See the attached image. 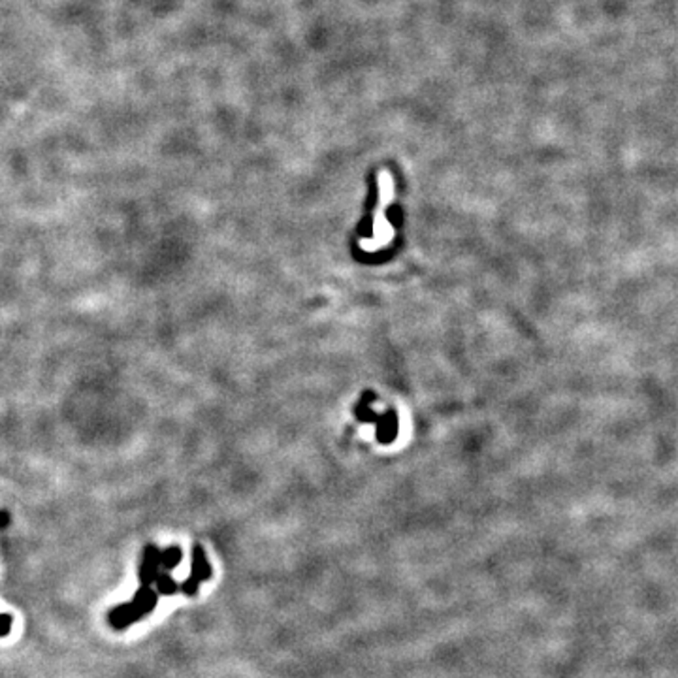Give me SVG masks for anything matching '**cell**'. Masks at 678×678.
Returning a JSON list of instances; mask_svg holds the SVG:
<instances>
[{"label": "cell", "mask_w": 678, "mask_h": 678, "mask_svg": "<svg viewBox=\"0 0 678 678\" xmlns=\"http://www.w3.org/2000/svg\"><path fill=\"white\" fill-rule=\"evenodd\" d=\"M158 573H160V550L149 544L144 550L140 569H138V578H140L141 586H151Z\"/></svg>", "instance_id": "obj_1"}, {"label": "cell", "mask_w": 678, "mask_h": 678, "mask_svg": "<svg viewBox=\"0 0 678 678\" xmlns=\"http://www.w3.org/2000/svg\"><path fill=\"white\" fill-rule=\"evenodd\" d=\"M141 620L140 612L136 611L134 605L132 603H121V605L113 607L110 614H107V622L112 626L113 629H127L129 626H132L134 622Z\"/></svg>", "instance_id": "obj_2"}, {"label": "cell", "mask_w": 678, "mask_h": 678, "mask_svg": "<svg viewBox=\"0 0 678 678\" xmlns=\"http://www.w3.org/2000/svg\"><path fill=\"white\" fill-rule=\"evenodd\" d=\"M214 575L211 571V566H209L208 558H206V552H204L202 547H194L192 549V566H191V578L198 580V583L202 584L206 580H209Z\"/></svg>", "instance_id": "obj_3"}, {"label": "cell", "mask_w": 678, "mask_h": 678, "mask_svg": "<svg viewBox=\"0 0 678 678\" xmlns=\"http://www.w3.org/2000/svg\"><path fill=\"white\" fill-rule=\"evenodd\" d=\"M157 601H158L157 594H155L149 586H141V588L136 592V595L132 597L130 603L134 605L136 611L140 612V616L144 618L147 616V614H151V612L157 609Z\"/></svg>", "instance_id": "obj_4"}, {"label": "cell", "mask_w": 678, "mask_h": 678, "mask_svg": "<svg viewBox=\"0 0 678 678\" xmlns=\"http://www.w3.org/2000/svg\"><path fill=\"white\" fill-rule=\"evenodd\" d=\"M155 584H157L158 594L163 595H174L180 590V584L175 583L168 573H158L157 578H155Z\"/></svg>", "instance_id": "obj_5"}, {"label": "cell", "mask_w": 678, "mask_h": 678, "mask_svg": "<svg viewBox=\"0 0 678 678\" xmlns=\"http://www.w3.org/2000/svg\"><path fill=\"white\" fill-rule=\"evenodd\" d=\"M181 558H183V552L177 547H170L164 552H160V566L166 567V571L170 569H175V567L181 563Z\"/></svg>", "instance_id": "obj_6"}, {"label": "cell", "mask_w": 678, "mask_h": 678, "mask_svg": "<svg viewBox=\"0 0 678 678\" xmlns=\"http://www.w3.org/2000/svg\"><path fill=\"white\" fill-rule=\"evenodd\" d=\"M180 590L185 595H197L198 590H200V583H198V580H194V578L189 577L187 580H183V583H181Z\"/></svg>", "instance_id": "obj_7"}, {"label": "cell", "mask_w": 678, "mask_h": 678, "mask_svg": "<svg viewBox=\"0 0 678 678\" xmlns=\"http://www.w3.org/2000/svg\"><path fill=\"white\" fill-rule=\"evenodd\" d=\"M11 629V616L10 614H0V637H6Z\"/></svg>", "instance_id": "obj_8"}]
</instances>
